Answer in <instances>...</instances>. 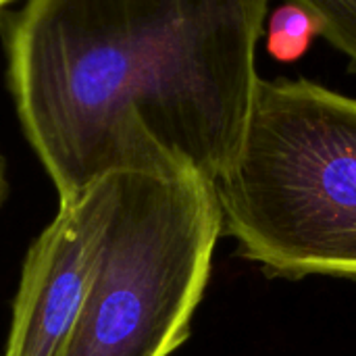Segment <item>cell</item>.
Masks as SVG:
<instances>
[{
	"label": "cell",
	"instance_id": "8992f818",
	"mask_svg": "<svg viewBox=\"0 0 356 356\" xmlns=\"http://www.w3.org/2000/svg\"><path fill=\"white\" fill-rule=\"evenodd\" d=\"M307 8L321 25V35L348 58L356 73V0H288Z\"/></svg>",
	"mask_w": 356,
	"mask_h": 356
},
{
	"label": "cell",
	"instance_id": "6da1fadb",
	"mask_svg": "<svg viewBox=\"0 0 356 356\" xmlns=\"http://www.w3.org/2000/svg\"><path fill=\"white\" fill-rule=\"evenodd\" d=\"M269 0H25L2 17L6 86L58 204L115 173L234 161Z\"/></svg>",
	"mask_w": 356,
	"mask_h": 356
},
{
	"label": "cell",
	"instance_id": "7a4b0ae2",
	"mask_svg": "<svg viewBox=\"0 0 356 356\" xmlns=\"http://www.w3.org/2000/svg\"><path fill=\"white\" fill-rule=\"evenodd\" d=\"M213 186L242 259L271 277L356 282V98L302 77L261 79Z\"/></svg>",
	"mask_w": 356,
	"mask_h": 356
},
{
	"label": "cell",
	"instance_id": "5b68a950",
	"mask_svg": "<svg viewBox=\"0 0 356 356\" xmlns=\"http://www.w3.org/2000/svg\"><path fill=\"white\" fill-rule=\"evenodd\" d=\"M317 35H321L319 21L300 4L286 2L269 17L267 52L277 63H296L309 52Z\"/></svg>",
	"mask_w": 356,
	"mask_h": 356
},
{
	"label": "cell",
	"instance_id": "3957f363",
	"mask_svg": "<svg viewBox=\"0 0 356 356\" xmlns=\"http://www.w3.org/2000/svg\"><path fill=\"white\" fill-rule=\"evenodd\" d=\"M215 186L196 173H115L96 269L60 356H169L211 277Z\"/></svg>",
	"mask_w": 356,
	"mask_h": 356
},
{
	"label": "cell",
	"instance_id": "ba28073f",
	"mask_svg": "<svg viewBox=\"0 0 356 356\" xmlns=\"http://www.w3.org/2000/svg\"><path fill=\"white\" fill-rule=\"evenodd\" d=\"M10 2H15V0H0V10H2L6 4H10Z\"/></svg>",
	"mask_w": 356,
	"mask_h": 356
},
{
	"label": "cell",
	"instance_id": "277c9868",
	"mask_svg": "<svg viewBox=\"0 0 356 356\" xmlns=\"http://www.w3.org/2000/svg\"><path fill=\"white\" fill-rule=\"evenodd\" d=\"M115 202V175L58 207L23 263L4 356H60L88 294Z\"/></svg>",
	"mask_w": 356,
	"mask_h": 356
},
{
	"label": "cell",
	"instance_id": "52a82bcc",
	"mask_svg": "<svg viewBox=\"0 0 356 356\" xmlns=\"http://www.w3.org/2000/svg\"><path fill=\"white\" fill-rule=\"evenodd\" d=\"M6 194H8V177H6V161L0 152V207L4 204L6 200Z\"/></svg>",
	"mask_w": 356,
	"mask_h": 356
}]
</instances>
